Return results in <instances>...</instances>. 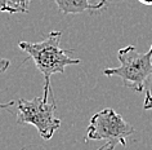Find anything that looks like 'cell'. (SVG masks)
Here are the masks:
<instances>
[{"label": "cell", "instance_id": "3957f363", "mask_svg": "<svg viewBox=\"0 0 152 150\" xmlns=\"http://www.w3.org/2000/svg\"><path fill=\"white\" fill-rule=\"evenodd\" d=\"M56 110L57 103L53 91L49 98H21L17 101V123L35 126L41 138L50 140L61 127V119L56 117Z\"/></svg>", "mask_w": 152, "mask_h": 150}, {"label": "cell", "instance_id": "8992f818", "mask_svg": "<svg viewBox=\"0 0 152 150\" xmlns=\"http://www.w3.org/2000/svg\"><path fill=\"white\" fill-rule=\"evenodd\" d=\"M31 1L32 0H0V12L8 14H26Z\"/></svg>", "mask_w": 152, "mask_h": 150}, {"label": "cell", "instance_id": "7a4b0ae2", "mask_svg": "<svg viewBox=\"0 0 152 150\" xmlns=\"http://www.w3.org/2000/svg\"><path fill=\"white\" fill-rule=\"evenodd\" d=\"M117 58L120 66L104 69L106 76H119L123 80L124 87L135 92L144 91L146 82L152 71V45L147 52L140 53L134 45H126L119 49Z\"/></svg>", "mask_w": 152, "mask_h": 150}, {"label": "cell", "instance_id": "7c38bea8", "mask_svg": "<svg viewBox=\"0 0 152 150\" xmlns=\"http://www.w3.org/2000/svg\"><path fill=\"white\" fill-rule=\"evenodd\" d=\"M0 74H1V72H0Z\"/></svg>", "mask_w": 152, "mask_h": 150}, {"label": "cell", "instance_id": "30bf717a", "mask_svg": "<svg viewBox=\"0 0 152 150\" xmlns=\"http://www.w3.org/2000/svg\"><path fill=\"white\" fill-rule=\"evenodd\" d=\"M97 150H111V148H110V144H108V142H106L104 145H102L101 148H98Z\"/></svg>", "mask_w": 152, "mask_h": 150}, {"label": "cell", "instance_id": "5b68a950", "mask_svg": "<svg viewBox=\"0 0 152 150\" xmlns=\"http://www.w3.org/2000/svg\"><path fill=\"white\" fill-rule=\"evenodd\" d=\"M58 5V9L64 14H77L83 12H96L112 0H53Z\"/></svg>", "mask_w": 152, "mask_h": 150}, {"label": "cell", "instance_id": "277c9868", "mask_svg": "<svg viewBox=\"0 0 152 150\" xmlns=\"http://www.w3.org/2000/svg\"><path fill=\"white\" fill-rule=\"evenodd\" d=\"M134 133V127L111 107L98 111L89 122L85 140H104L113 150L116 145L126 146V138Z\"/></svg>", "mask_w": 152, "mask_h": 150}, {"label": "cell", "instance_id": "ba28073f", "mask_svg": "<svg viewBox=\"0 0 152 150\" xmlns=\"http://www.w3.org/2000/svg\"><path fill=\"white\" fill-rule=\"evenodd\" d=\"M9 60H5V58H1L0 57V72H4L8 70V67H9Z\"/></svg>", "mask_w": 152, "mask_h": 150}, {"label": "cell", "instance_id": "6da1fadb", "mask_svg": "<svg viewBox=\"0 0 152 150\" xmlns=\"http://www.w3.org/2000/svg\"><path fill=\"white\" fill-rule=\"evenodd\" d=\"M61 31H52L44 40L37 41V43H30V41H20V48L25 53H27L28 57L35 62L37 67L44 76V95L43 97H50L52 84L50 76L53 74H63L64 69L70 65L80 64L79 58H74L70 55L72 51H64L61 48Z\"/></svg>", "mask_w": 152, "mask_h": 150}, {"label": "cell", "instance_id": "52a82bcc", "mask_svg": "<svg viewBox=\"0 0 152 150\" xmlns=\"http://www.w3.org/2000/svg\"><path fill=\"white\" fill-rule=\"evenodd\" d=\"M144 93H146V97H144L143 102V109L152 111V71L146 82V86H144Z\"/></svg>", "mask_w": 152, "mask_h": 150}, {"label": "cell", "instance_id": "8fae6325", "mask_svg": "<svg viewBox=\"0 0 152 150\" xmlns=\"http://www.w3.org/2000/svg\"><path fill=\"white\" fill-rule=\"evenodd\" d=\"M138 1L144 5H152V0H138Z\"/></svg>", "mask_w": 152, "mask_h": 150}, {"label": "cell", "instance_id": "9c48e42d", "mask_svg": "<svg viewBox=\"0 0 152 150\" xmlns=\"http://www.w3.org/2000/svg\"><path fill=\"white\" fill-rule=\"evenodd\" d=\"M14 105V101H10V102H7V103H1L0 102V111L4 110V109H8V107L13 106Z\"/></svg>", "mask_w": 152, "mask_h": 150}]
</instances>
